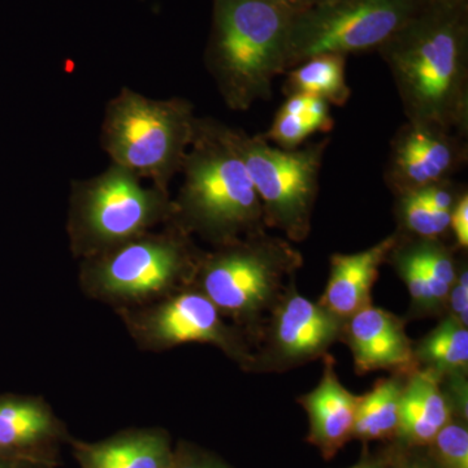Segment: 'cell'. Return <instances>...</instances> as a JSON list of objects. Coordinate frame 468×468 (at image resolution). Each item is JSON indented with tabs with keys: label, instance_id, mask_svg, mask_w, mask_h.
<instances>
[{
	"label": "cell",
	"instance_id": "cell-1",
	"mask_svg": "<svg viewBox=\"0 0 468 468\" xmlns=\"http://www.w3.org/2000/svg\"><path fill=\"white\" fill-rule=\"evenodd\" d=\"M408 122L468 133V2L427 0L378 48Z\"/></svg>",
	"mask_w": 468,
	"mask_h": 468
},
{
	"label": "cell",
	"instance_id": "cell-2",
	"mask_svg": "<svg viewBox=\"0 0 468 468\" xmlns=\"http://www.w3.org/2000/svg\"><path fill=\"white\" fill-rule=\"evenodd\" d=\"M181 172L172 221L185 232L220 246L266 229L260 196L226 124L198 117Z\"/></svg>",
	"mask_w": 468,
	"mask_h": 468
},
{
	"label": "cell",
	"instance_id": "cell-3",
	"mask_svg": "<svg viewBox=\"0 0 468 468\" xmlns=\"http://www.w3.org/2000/svg\"><path fill=\"white\" fill-rule=\"evenodd\" d=\"M292 16L268 0H212L205 63L224 103L248 111L286 73Z\"/></svg>",
	"mask_w": 468,
	"mask_h": 468
},
{
	"label": "cell",
	"instance_id": "cell-4",
	"mask_svg": "<svg viewBox=\"0 0 468 468\" xmlns=\"http://www.w3.org/2000/svg\"><path fill=\"white\" fill-rule=\"evenodd\" d=\"M302 264L288 239L263 229L202 252L193 286L257 344Z\"/></svg>",
	"mask_w": 468,
	"mask_h": 468
},
{
	"label": "cell",
	"instance_id": "cell-5",
	"mask_svg": "<svg viewBox=\"0 0 468 468\" xmlns=\"http://www.w3.org/2000/svg\"><path fill=\"white\" fill-rule=\"evenodd\" d=\"M201 255L192 236L169 221L160 232L82 260L80 284L116 311L133 309L192 286Z\"/></svg>",
	"mask_w": 468,
	"mask_h": 468
},
{
	"label": "cell",
	"instance_id": "cell-6",
	"mask_svg": "<svg viewBox=\"0 0 468 468\" xmlns=\"http://www.w3.org/2000/svg\"><path fill=\"white\" fill-rule=\"evenodd\" d=\"M197 122L189 101L151 100L124 88L107 103L101 144L111 163L169 193L193 143Z\"/></svg>",
	"mask_w": 468,
	"mask_h": 468
},
{
	"label": "cell",
	"instance_id": "cell-7",
	"mask_svg": "<svg viewBox=\"0 0 468 468\" xmlns=\"http://www.w3.org/2000/svg\"><path fill=\"white\" fill-rule=\"evenodd\" d=\"M174 199L159 187L111 163L106 171L75 181L67 230L75 257L86 260L172 221Z\"/></svg>",
	"mask_w": 468,
	"mask_h": 468
},
{
	"label": "cell",
	"instance_id": "cell-8",
	"mask_svg": "<svg viewBox=\"0 0 468 468\" xmlns=\"http://www.w3.org/2000/svg\"><path fill=\"white\" fill-rule=\"evenodd\" d=\"M227 135L257 189L266 227L282 230L288 241L303 242L311 230L329 138L282 150L271 146L263 134L249 135L227 125Z\"/></svg>",
	"mask_w": 468,
	"mask_h": 468
},
{
	"label": "cell",
	"instance_id": "cell-9",
	"mask_svg": "<svg viewBox=\"0 0 468 468\" xmlns=\"http://www.w3.org/2000/svg\"><path fill=\"white\" fill-rule=\"evenodd\" d=\"M427 0H329L292 17L286 72L323 54L378 50Z\"/></svg>",
	"mask_w": 468,
	"mask_h": 468
},
{
	"label": "cell",
	"instance_id": "cell-10",
	"mask_svg": "<svg viewBox=\"0 0 468 468\" xmlns=\"http://www.w3.org/2000/svg\"><path fill=\"white\" fill-rule=\"evenodd\" d=\"M116 313L141 349L163 351L184 344H207L246 371L254 365L249 335L239 326L228 324L218 307L193 285L144 306Z\"/></svg>",
	"mask_w": 468,
	"mask_h": 468
},
{
	"label": "cell",
	"instance_id": "cell-11",
	"mask_svg": "<svg viewBox=\"0 0 468 468\" xmlns=\"http://www.w3.org/2000/svg\"><path fill=\"white\" fill-rule=\"evenodd\" d=\"M345 320L302 297L295 282L271 314L254 351V372H282L326 356Z\"/></svg>",
	"mask_w": 468,
	"mask_h": 468
},
{
	"label": "cell",
	"instance_id": "cell-12",
	"mask_svg": "<svg viewBox=\"0 0 468 468\" xmlns=\"http://www.w3.org/2000/svg\"><path fill=\"white\" fill-rule=\"evenodd\" d=\"M466 138L435 125L403 124L390 141L385 168L390 192L401 196L451 180L467 165Z\"/></svg>",
	"mask_w": 468,
	"mask_h": 468
},
{
	"label": "cell",
	"instance_id": "cell-13",
	"mask_svg": "<svg viewBox=\"0 0 468 468\" xmlns=\"http://www.w3.org/2000/svg\"><path fill=\"white\" fill-rule=\"evenodd\" d=\"M353 353L356 374L387 369L411 374L418 368L414 346L399 316L368 306L345 320L343 337Z\"/></svg>",
	"mask_w": 468,
	"mask_h": 468
},
{
	"label": "cell",
	"instance_id": "cell-14",
	"mask_svg": "<svg viewBox=\"0 0 468 468\" xmlns=\"http://www.w3.org/2000/svg\"><path fill=\"white\" fill-rule=\"evenodd\" d=\"M399 239L397 232L367 250L332 255L331 272L319 303L343 320L371 306L372 286Z\"/></svg>",
	"mask_w": 468,
	"mask_h": 468
},
{
	"label": "cell",
	"instance_id": "cell-15",
	"mask_svg": "<svg viewBox=\"0 0 468 468\" xmlns=\"http://www.w3.org/2000/svg\"><path fill=\"white\" fill-rule=\"evenodd\" d=\"M298 402L309 415V441L329 460L353 437L359 397L341 384L335 360L326 356L318 387L300 397Z\"/></svg>",
	"mask_w": 468,
	"mask_h": 468
},
{
	"label": "cell",
	"instance_id": "cell-16",
	"mask_svg": "<svg viewBox=\"0 0 468 468\" xmlns=\"http://www.w3.org/2000/svg\"><path fill=\"white\" fill-rule=\"evenodd\" d=\"M441 375L430 368L415 369L403 384L396 436L411 446L432 443L451 420V405L441 389Z\"/></svg>",
	"mask_w": 468,
	"mask_h": 468
},
{
	"label": "cell",
	"instance_id": "cell-17",
	"mask_svg": "<svg viewBox=\"0 0 468 468\" xmlns=\"http://www.w3.org/2000/svg\"><path fill=\"white\" fill-rule=\"evenodd\" d=\"M77 457L84 468H169L174 452L165 433L140 431L79 445Z\"/></svg>",
	"mask_w": 468,
	"mask_h": 468
},
{
	"label": "cell",
	"instance_id": "cell-18",
	"mask_svg": "<svg viewBox=\"0 0 468 468\" xmlns=\"http://www.w3.org/2000/svg\"><path fill=\"white\" fill-rule=\"evenodd\" d=\"M346 58L340 54H323L307 58L300 66L288 70L282 91L311 95L328 104L343 107L351 97L346 82Z\"/></svg>",
	"mask_w": 468,
	"mask_h": 468
},
{
	"label": "cell",
	"instance_id": "cell-19",
	"mask_svg": "<svg viewBox=\"0 0 468 468\" xmlns=\"http://www.w3.org/2000/svg\"><path fill=\"white\" fill-rule=\"evenodd\" d=\"M57 431V418L41 399H0V449L46 441Z\"/></svg>",
	"mask_w": 468,
	"mask_h": 468
},
{
	"label": "cell",
	"instance_id": "cell-20",
	"mask_svg": "<svg viewBox=\"0 0 468 468\" xmlns=\"http://www.w3.org/2000/svg\"><path fill=\"white\" fill-rule=\"evenodd\" d=\"M403 384L396 378H383L371 392L359 397L353 437L374 441L396 435Z\"/></svg>",
	"mask_w": 468,
	"mask_h": 468
},
{
	"label": "cell",
	"instance_id": "cell-21",
	"mask_svg": "<svg viewBox=\"0 0 468 468\" xmlns=\"http://www.w3.org/2000/svg\"><path fill=\"white\" fill-rule=\"evenodd\" d=\"M415 360L437 374L463 375L468 367V331L448 316L414 347Z\"/></svg>",
	"mask_w": 468,
	"mask_h": 468
},
{
	"label": "cell",
	"instance_id": "cell-22",
	"mask_svg": "<svg viewBox=\"0 0 468 468\" xmlns=\"http://www.w3.org/2000/svg\"><path fill=\"white\" fill-rule=\"evenodd\" d=\"M335 120L329 112V104L320 98L311 97L301 113L277 111L272 125L263 137L282 150H295L314 133H329Z\"/></svg>",
	"mask_w": 468,
	"mask_h": 468
},
{
	"label": "cell",
	"instance_id": "cell-23",
	"mask_svg": "<svg viewBox=\"0 0 468 468\" xmlns=\"http://www.w3.org/2000/svg\"><path fill=\"white\" fill-rule=\"evenodd\" d=\"M399 237L406 250L414 258L421 272L426 276L436 303L439 307L446 306L449 292L458 275V267L452 252L442 245L440 239H417L411 242L405 241L401 234Z\"/></svg>",
	"mask_w": 468,
	"mask_h": 468
},
{
	"label": "cell",
	"instance_id": "cell-24",
	"mask_svg": "<svg viewBox=\"0 0 468 468\" xmlns=\"http://www.w3.org/2000/svg\"><path fill=\"white\" fill-rule=\"evenodd\" d=\"M397 197V218L401 236L421 239H440L451 229L452 212L436 211L426 205L418 194L410 192Z\"/></svg>",
	"mask_w": 468,
	"mask_h": 468
},
{
	"label": "cell",
	"instance_id": "cell-25",
	"mask_svg": "<svg viewBox=\"0 0 468 468\" xmlns=\"http://www.w3.org/2000/svg\"><path fill=\"white\" fill-rule=\"evenodd\" d=\"M389 258H392L399 276L402 277L403 282L408 285L414 306L420 311H435L440 309L435 298H433L432 292H431L426 276L421 272L420 267H419L414 258L410 255L405 246L402 245L401 237H399L396 248L390 252Z\"/></svg>",
	"mask_w": 468,
	"mask_h": 468
},
{
	"label": "cell",
	"instance_id": "cell-26",
	"mask_svg": "<svg viewBox=\"0 0 468 468\" xmlns=\"http://www.w3.org/2000/svg\"><path fill=\"white\" fill-rule=\"evenodd\" d=\"M432 443L440 468H468V432L463 424L449 420Z\"/></svg>",
	"mask_w": 468,
	"mask_h": 468
},
{
	"label": "cell",
	"instance_id": "cell-27",
	"mask_svg": "<svg viewBox=\"0 0 468 468\" xmlns=\"http://www.w3.org/2000/svg\"><path fill=\"white\" fill-rule=\"evenodd\" d=\"M464 192L466 190L461 189L460 185L455 184L451 178V180L430 185L415 193L431 208L436 211L452 212L455 203Z\"/></svg>",
	"mask_w": 468,
	"mask_h": 468
},
{
	"label": "cell",
	"instance_id": "cell-28",
	"mask_svg": "<svg viewBox=\"0 0 468 468\" xmlns=\"http://www.w3.org/2000/svg\"><path fill=\"white\" fill-rule=\"evenodd\" d=\"M446 306L451 309L452 318L462 325H468V272L467 267L458 268L457 279L449 292Z\"/></svg>",
	"mask_w": 468,
	"mask_h": 468
},
{
	"label": "cell",
	"instance_id": "cell-29",
	"mask_svg": "<svg viewBox=\"0 0 468 468\" xmlns=\"http://www.w3.org/2000/svg\"><path fill=\"white\" fill-rule=\"evenodd\" d=\"M169 468H230L223 461L206 454V452L194 451V449H181L174 454Z\"/></svg>",
	"mask_w": 468,
	"mask_h": 468
},
{
	"label": "cell",
	"instance_id": "cell-30",
	"mask_svg": "<svg viewBox=\"0 0 468 468\" xmlns=\"http://www.w3.org/2000/svg\"><path fill=\"white\" fill-rule=\"evenodd\" d=\"M451 229L461 249L468 246V194L464 192L451 214Z\"/></svg>",
	"mask_w": 468,
	"mask_h": 468
},
{
	"label": "cell",
	"instance_id": "cell-31",
	"mask_svg": "<svg viewBox=\"0 0 468 468\" xmlns=\"http://www.w3.org/2000/svg\"><path fill=\"white\" fill-rule=\"evenodd\" d=\"M268 2L273 3L285 12L291 14L292 17L298 16V15L304 14V12L311 11V9L319 7V5H324L329 0H268Z\"/></svg>",
	"mask_w": 468,
	"mask_h": 468
},
{
	"label": "cell",
	"instance_id": "cell-32",
	"mask_svg": "<svg viewBox=\"0 0 468 468\" xmlns=\"http://www.w3.org/2000/svg\"><path fill=\"white\" fill-rule=\"evenodd\" d=\"M394 468H440L439 464L432 462L421 460V458H412V460L403 461L399 466Z\"/></svg>",
	"mask_w": 468,
	"mask_h": 468
},
{
	"label": "cell",
	"instance_id": "cell-33",
	"mask_svg": "<svg viewBox=\"0 0 468 468\" xmlns=\"http://www.w3.org/2000/svg\"><path fill=\"white\" fill-rule=\"evenodd\" d=\"M350 468H388L387 462L383 460H365L360 462V463L356 464L354 467Z\"/></svg>",
	"mask_w": 468,
	"mask_h": 468
},
{
	"label": "cell",
	"instance_id": "cell-34",
	"mask_svg": "<svg viewBox=\"0 0 468 468\" xmlns=\"http://www.w3.org/2000/svg\"><path fill=\"white\" fill-rule=\"evenodd\" d=\"M0 468H17V467L8 466V464H0Z\"/></svg>",
	"mask_w": 468,
	"mask_h": 468
},
{
	"label": "cell",
	"instance_id": "cell-35",
	"mask_svg": "<svg viewBox=\"0 0 468 468\" xmlns=\"http://www.w3.org/2000/svg\"><path fill=\"white\" fill-rule=\"evenodd\" d=\"M445 2H468V0H445Z\"/></svg>",
	"mask_w": 468,
	"mask_h": 468
}]
</instances>
